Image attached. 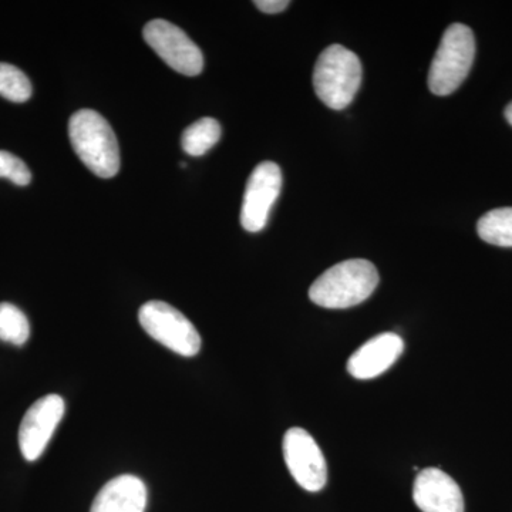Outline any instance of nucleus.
Segmentation results:
<instances>
[{
  "label": "nucleus",
  "instance_id": "14",
  "mask_svg": "<svg viewBox=\"0 0 512 512\" xmlns=\"http://www.w3.org/2000/svg\"><path fill=\"white\" fill-rule=\"evenodd\" d=\"M480 238L495 247H512V208L488 211L477 224Z\"/></svg>",
  "mask_w": 512,
  "mask_h": 512
},
{
  "label": "nucleus",
  "instance_id": "2",
  "mask_svg": "<svg viewBox=\"0 0 512 512\" xmlns=\"http://www.w3.org/2000/svg\"><path fill=\"white\" fill-rule=\"evenodd\" d=\"M73 150L100 178H113L120 170V148L113 128L94 110H80L69 121Z\"/></svg>",
  "mask_w": 512,
  "mask_h": 512
},
{
  "label": "nucleus",
  "instance_id": "5",
  "mask_svg": "<svg viewBox=\"0 0 512 512\" xmlns=\"http://www.w3.org/2000/svg\"><path fill=\"white\" fill-rule=\"evenodd\" d=\"M140 325L148 335L177 355L192 357L201 350V336L190 320L173 306L161 301L144 303L138 312Z\"/></svg>",
  "mask_w": 512,
  "mask_h": 512
},
{
  "label": "nucleus",
  "instance_id": "19",
  "mask_svg": "<svg viewBox=\"0 0 512 512\" xmlns=\"http://www.w3.org/2000/svg\"><path fill=\"white\" fill-rule=\"evenodd\" d=\"M505 119H507L508 123L512 126V101L508 104L507 109L504 111Z\"/></svg>",
  "mask_w": 512,
  "mask_h": 512
},
{
  "label": "nucleus",
  "instance_id": "6",
  "mask_svg": "<svg viewBox=\"0 0 512 512\" xmlns=\"http://www.w3.org/2000/svg\"><path fill=\"white\" fill-rule=\"evenodd\" d=\"M147 45L175 72L184 76H198L204 69V56L200 47L187 33L167 20L156 19L144 28Z\"/></svg>",
  "mask_w": 512,
  "mask_h": 512
},
{
  "label": "nucleus",
  "instance_id": "3",
  "mask_svg": "<svg viewBox=\"0 0 512 512\" xmlns=\"http://www.w3.org/2000/svg\"><path fill=\"white\" fill-rule=\"evenodd\" d=\"M362 76L359 57L345 46L332 45L320 53L313 72V87L329 109L343 110L355 99Z\"/></svg>",
  "mask_w": 512,
  "mask_h": 512
},
{
  "label": "nucleus",
  "instance_id": "18",
  "mask_svg": "<svg viewBox=\"0 0 512 512\" xmlns=\"http://www.w3.org/2000/svg\"><path fill=\"white\" fill-rule=\"evenodd\" d=\"M254 5L261 10V12L268 13V15H275V13L284 12L289 6V2L288 0H256Z\"/></svg>",
  "mask_w": 512,
  "mask_h": 512
},
{
  "label": "nucleus",
  "instance_id": "13",
  "mask_svg": "<svg viewBox=\"0 0 512 512\" xmlns=\"http://www.w3.org/2000/svg\"><path fill=\"white\" fill-rule=\"evenodd\" d=\"M221 126L217 120L204 117L185 128L181 146L190 156L201 157L220 141Z\"/></svg>",
  "mask_w": 512,
  "mask_h": 512
},
{
  "label": "nucleus",
  "instance_id": "11",
  "mask_svg": "<svg viewBox=\"0 0 512 512\" xmlns=\"http://www.w3.org/2000/svg\"><path fill=\"white\" fill-rule=\"evenodd\" d=\"M404 350L403 339L396 333H382L360 346L350 356L348 372L357 380H370L383 375L399 360Z\"/></svg>",
  "mask_w": 512,
  "mask_h": 512
},
{
  "label": "nucleus",
  "instance_id": "1",
  "mask_svg": "<svg viewBox=\"0 0 512 512\" xmlns=\"http://www.w3.org/2000/svg\"><path fill=\"white\" fill-rule=\"evenodd\" d=\"M379 285V272L366 259H349L332 266L313 282L309 298L326 309H348L365 302Z\"/></svg>",
  "mask_w": 512,
  "mask_h": 512
},
{
  "label": "nucleus",
  "instance_id": "12",
  "mask_svg": "<svg viewBox=\"0 0 512 512\" xmlns=\"http://www.w3.org/2000/svg\"><path fill=\"white\" fill-rule=\"evenodd\" d=\"M147 495L140 478L124 474L101 488L90 512H146Z\"/></svg>",
  "mask_w": 512,
  "mask_h": 512
},
{
  "label": "nucleus",
  "instance_id": "10",
  "mask_svg": "<svg viewBox=\"0 0 512 512\" xmlns=\"http://www.w3.org/2000/svg\"><path fill=\"white\" fill-rule=\"evenodd\" d=\"M413 500L423 512H464L460 487L439 468H426L414 481Z\"/></svg>",
  "mask_w": 512,
  "mask_h": 512
},
{
  "label": "nucleus",
  "instance_id": "16",
  "mask_svg": "<svg viewBox=\"0 0 512 512\" xmlns=\"http://www.w3.org/2000/svg\"><path fill=\"white\" fill-rule=\"evenodd\" d=\"M32 83L25 73L9 63H0V96L13 103H25L32 97Z\"/></svg>",
  "mask_w": 512,
  "mask_h": 512
},
{
  "label": "nucleus",
  "instance_id": "8",
  "mask_svg": "<svg viewBox=\"0 0 512 512\" xmlns=\"http://www.w3.org/2000/svg\"><path fill=\"white\" fill-rule=\"evenodd\" d=\"M282 190V171L278 164L265 161L249 175L241 208V224L245 231L259 232L268 222L269 212Z\"/></svg>",
  "mask_w": 512,
  "mask_h": 512
},
{
  "label": "nucleus",
  "instance_id": "9",
  "mask_svg": "<svg viewBox=\"0 0 512 512\" xmlns=\"http://www.w3.org/2000/svg\"><path fill=\"white\" fill-rule=\"evenodd\" d=\"M66 404L59 394H47L29 407L19 429V447L23 457L36 461L59 426Z\"/></svg>",
  "mask_w": 512,
  "mask_h": 512
},
{
  "label": "nucleus",
  "instance_id": "17",
  "mask_svg": "<svg viewBox=\"0 0 512 512\" xmlns=\"http://www.w3.org/2000/svg\"><path fill=\"white\" fill-rule=\"evenodd\" d=\"M0 178H6L20 187H26L32 181V173L25 161L8 151H0Z\"/></svg>",
  "mask_w": 512,
  "mask_h": 512
},
{
  "label": "nucleus",
  "instance_id": "4",
  "mask_svg": "<svg viewBox=\"0 0 512 512\" xmlns=\"http://www.w3.org/2000/svg\"><path fill=\"white\" fill-rule=\"evenodd\" d=\"M476 57L473 30L461 23L448 26L431 62L429 89L436 96H448L463 84Z\"/></svg>",
  "mask_w": 512,
  "mask_h": 512
},
{
  "label": "nucleus",
  "instance_id": "7",
  "mask_svg": "<svg viewBox=\"0 0 512 512\" xmlns=\"http://www.w3.org/2000/svg\"><path fill=\"white\" fill-rule=\"evenodd\" d=\"M284 458L289 473L303 490L318 493L328 481L325 456L315 439L301 427H292L284 437Z\"/></svg>",
  "mask_w": 512,
  "mask_h": 512
},
{
  "label": "nucleus",
  "instance_id": "15",
  "mask_svg": "<svg viewBox=\"0 0 512 512\" xmlns=\"http://www.w3.org/2000/svg\"><path fill=\"white\" fill-rule=\"evenodd\" d=\"M30 336V323L25 313L12 303H0V340L23 346Z\"/></svg>",
  "mask_w": 512,
  "mask_h": 512
}]
</instances>
